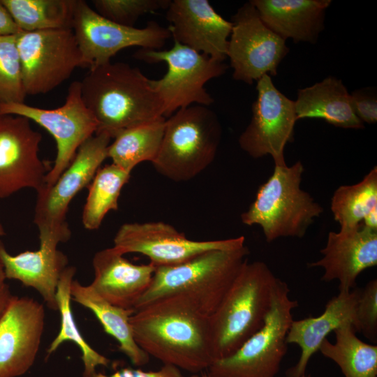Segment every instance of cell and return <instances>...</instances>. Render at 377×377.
<instances>
[{"instance_id":"obj_1","label":"cell","mask_w":377,"mask_h":377,"mask_svg":"<svg viewBox=\"0 0 377 377\" xmlns=\"http://www.w3.org/2000/svg\"><path fill=\"white\" fill-rule=\"evenodd\" d=\"M209 316L191 297L155 300L130 317L134 339L149 356L193 374L215 361Z\"/></svg>"},{"instance_id":"obj_2","label":"cell","mask_w":377,"mask_h":377,"mask_svg":"<svg viewBox=\"0 0 377 377\" xmlns=\"http://www.w3.org/2000/svg\"><path fill=\"white\" fill-rule=\"evenodd\" d=\"M82 99L98 123V132L114 138L121 131L158 119L161 101L141 71L124 62L90 69L80 81Z\"/></svg>"},{"instance_id":"obj_3","label":"cell","mask_w":377,"mask_h":377,"mask_svg":"<svg viewBox=\"0 0 377 377\" xmlns=\"http://www.w3.org/2000/svg\"><path fill=\"white\" fill-rule=\"evenodd\" d=\"M279 280L263 261L243 264L218 308L209 316L214 360L235 353L263 325Z\"/></svg>"},{"instance_id":"obj_4","label":"cell","mask_w":377,"mask_h":377,"mask_svg":"<svg viewBox=\"0 0 377 377\" xmlns=\"http://www.w3.org/2000/svg\"><path fill=\"white\" fill-rule=\"evenodd\" d=\"M249 254V250L244 245L231 250L208 251L176 265L156 267L149 288L134 311L158 299L184 294L211 316L248 260Z\"/></svg>"},{"instance_id":"obj_5","label":"cell","mask_w":377,"mask_h":377,"mask_svg":"<svg viewBox=\"0 0 377 377\" xmlns=\"http://www.w3.org/2000/svg\"><path fill=\"white\" fill-rule=\"evenodd\" d=\"M304 170L300 161L291 166H274L253 202L241 214L242 222L260 226L267 242L283 237L302 238L323 212V207L300 187Z\"/></svg>"},{"instance_id":"obj_6","label":"cell","mask_w":377,"mask_h":377,"mask_svg":"<svg viewBox=\"0 0 377 377\" xmlns=\"http://www.w3.org/2000/svg\"><path fill=\"white\" fill-rule=\"evenodd\" d=\"M221 137L217 115L207 106L179 109L165 119L161 145L152 164L172 181L190 180L212 163Z\"/></svg>"},{"instance_id":"obj_7","label":"cell","mask_w":377,"mask_h":377,"mask_svg":"<svg viewBox=\"0 0 377 377\" xmlns=\"http://www.w3.org/2000/svg\"><path fill=\"white\" fill-rule=\"evenodd\" d=\"M279 279L263 326L230 355L215 360L209 377H275L288 350L286 337L297 301Z\"/></svg>"},{"instance_id":"obj_8","label":"cell","mask_w":377,"mask_h":377,"mask_svg":"<svg viewBox=\"0 0 377 377\" xmlns=\"http://www.w3.org/2000/svg\"><path fill=\"white\" fill-rule=\"evenodd\" d=\"M134 57L151 64L166 63L168 71L161 78L149 79L151 87L161 101L165 118L193 104L211 105L214 99L205 86L210 80L223 75L228 68L223 61L176 41L168 50L140 49Z\"/></svg>"},{"instance_id":"obj_9","label":"cell","mask_w":377,"mask_h":377,"mask_svg":"<svg viewBox=\"0 0 377 377\" xmlns=\"http://www.w3.org/2000/svg\"><path fill=\"white\" fill-rule=\"evenodd\" d=\"M111 137L96 133L78 149L72 162L51 185L43 184L37 191L34 221L40 242L56 244L68 241L71 230L66 221L70 202L89 186L102 163L108 158Z\"/></svg>"},{"instance_id":"obj_10","label":"cell","mask_w":377,"mask_h":377,"mask_svg":"<svg viewBox=\"0 0 377 377\" xmlns=\"http://www.w3.org/2000/svg\"><path fill=\"white\" fill-rule=\"evenodd\" d=\"M15 115L27 118L47 130L54 138L57 156L45 177L44 184H54L74 158L80 147L98 130V123L86 106L80 81L73 82L66 101L54 109H45L24 103H0V116Z\"/></svg>"},{"instance_id":"obj_11","label":"cell","mask_w":377,"mask_h":377,"mask_svg":"<svg viewBox=\"0 0 377 377\" xmlns=\"http://www.w3.org/2000/svg\"><path fill=\"white\" fill-rule=\"evenodd\" d=\"M15 36L27 95L48 93L82 67L72 29L22 31Z\"/></svg>"},{"instance_id":"obj_12","label":"cell","mask_w":377,"mask_h":377,"mask_svg":"<svg viewBox=\"0 0 377 377\" xmlns=\"http://www.w3.org/2000/svg\"><path fill=\"white\" fill-rule=\"evenodd\" d=\"M72 30L81 53L82 67L90 69L110 62L120 50L137 46L156 50L171 36L169 30L154 21L144 28L112 22L82 0H76Z\"/></svg>"},{"instance_id":"obj_13","label":"cell","mask_w":377,"mask_h":377,"mask_svg":"<svg viewBox=\"0 0 377 377\" xmlns=\"http://www.w3.org/2000/svg\"><path fill=\"white\" fill-rule=\"evenodd\" d=\"M230 22L227 57L233 79L251 84L265 75H276L289 51L286 40L263 23L250 1L238 8Z\"/></svg>"},{"instance_id":"obj_14","label":"cell","mask_w":377,"mask_h":377,"mask_svg":"<svg viewBox=\"0 0 377 377\" xmlns=\"http://www.w3.org/2000/svg\"><path fill=\"white\" fill-rule=\"evenodd\" d=\"M256 90L252 117L239 145L254 158L269 155L274 166H285L284 149L293 140L297 121L295 102L276 89L268 75L257 81Z\"/></svg>"},{"instance_id":"obj_15","label":"cell","mask_w":377,"mask_h":377,"mask_svg":"<svg viewBox=\"0 0 377 377\" xmlns=\"http://www.w3.org/2000/svg\"><path fill=\"white\" fill-rule=\"evenodd\" d=\"M245 245L244 236L218 240L195 241L162 221L127 223L120 226L114 246L122 255L141 253L156 267L183 263L204 252L231 250Z\"/></svg>"},{"instance_id":"obj_16","label":"cell","mask_w":377,"mask_h":377,"mask_svg":"<svg viewBox=\"0 0 377 377\" xmlns=\"http://www.w3.org/2000/svg\"><path fill=\"white\" fill-rule=\"evenodd\" d=\"M41 140L27 118L0 116V199L44 184L50 170L38 155Z\"/></svg>"},{"instance_id":"obj_17","label":"cell","mask_w":377,"mask_h":377,"mask_svg":"<svg viewBox=\"0 0 377 377\" xmlns=\"http://www.w3.org/2000/svg\"><path fill=\"white\" fill-rule=\"evenodd\" d=\"M45 325L43 305L13 296L0 318V377L24 374L36 358Z\"/></svg>"},{"instance_id":"obj_18","label":"cell","mask_w":377,"mask_h":377,"mask_svg":"<svg viewBox=\"0 0 377 377\" xmlns=\"http://www.w3.org/2000/svg\"><path fill=\"white\" fill-rule=\"evenodd\" d=\"M166 19L174 41L219 61L227 57L232 22L217 13L207 0L170 1Z\"/></svg>"},{"instance_id":"obj_19","label":"cell","mask_w":377,"mask_h":377,"mask_svg":"<svg viewBox=\"0 0 377 377\" xmlns=\"http://www.w3.org/2000/svg\"><path fill=\"white\" fill-rule=\"evenodd\" d=\"M320 253L323 257L308 266L323 268L321 280H337L339 291L351 290L360 274L377 265V230L361 223L353 228L331 231Z\"/></svg>"},{"instance_id":"obj_20","label":"cell","mask_w":377,"mask_h":377,"mask_svg":"<svg viewBox=\"0 0 377 377\" xmlns=\"http://www.w3.org/2000/svg\"><path fill=\"white\" fill-rule=\"evenodd\" d=\"M361 288L339 291L325 305L318 316L293 320L286 337L287 343L297 344L301 350L297 364L286 371L287 377L305 375L307 364L332 332L344 325H352L360 332L356 315L357 303Z\"/></svg>"},{"instance_id":"obj_21","label":"cell","mask_w":377,"mask_h":377,"mask_svg":"<svg viewBox=\"0 0 377 377\" xmlns=\"http://www.w3.org/2000/svg\"><path fill=\"white\" fill-rule=\"evenodd\" d=\"M92 265L94 279L89 286L94 291L112 305L133 310L149 288L156 267L151 263L135 265L113 247L98 251Z\"/></svg>"},{"instance_id":"obj_22","label":"cell","mask_w":377,"mask_h":377,"mask_svg":"<svg viewBox=\"0 0 377 377\" xmlns=\"http://www.w3.org/2000/svg\"><path fill=\"white\" fill-rule=\"evenodd\" d=\"M57 246L49 242H40L38 250L13 256L0 242V261L6 279L17 280L24 286L34 288L54 310H57V285L68 265L67 257Z\"/></svg>"},{"instance_id":"obj_23","label":"cell","mask_w":377,"mask_h":377,"mask_svg":"<svg viewBox=\"0 0 377 377\" xmlns=\"http://www.w3.org/2000/svg\"><path fill=\"white\" fill-rule=\"evenodd\" d=\"M263 23L285 40L315 43L330 0H252Z\"/></svg>"},{"instance_id":"obj_24","label":"cell","mask_w":377,"mask_h":377,"mask_svg":"<svg viewBox=\"0 0 377 377\" xmlns=\"http://www.w3.org/2000/svg\"><path fill=\"white\" fill-rule=\"evenodd\" d=\"M295 102L297 120L320 118L337 127L360 129L363 122L353 109L350 94L341 80L327 77L312 86L300 89Z\"/></svg>"},{"instance_id":"obj_25","label":"cell","mask_w":377,"mask_h":377,"mask_svg":"<svg viewBox=\"0 0 377 377\" xmlns=\"http://www.w3.org/2000/svg\"><path fill=\"white\" fill-rule=\"evenodd\" d=\"M71 298L91 310L103 326L104 331L114 338L119 349L125 354L133 364L145 365L149 356L136 343L130 324L133 309L116 306L96 293L90 286H83L73 280L71 286Z\"/></svg>"},{"instance_id":"obj_26","label":"cell","mask_w":377,"mask_h":377,"mask_svg":"<svg viewBox=\"0 0 377 377\" xmlns=\"http://www.w3.org/2000/svg\"><path fill=\"white\" fill-rule=\"evenodd\" d=\"M165 119L161 117L121 131L108 146V158L129 172L141 162L152 163L161 145Z\"/></svg>"},{"instance_id":"obj_27","label":"cell","mask_w":377,"mask_h":377,"mask_svg":"<svg viewBox=\"0 0 377 377\" xmlns=\"http://www.w3.org/2000/svg\"><path fill=\"white\" fill-rule=\"evenodd\" d=\"M335 342L325 339L319 350L334 361L345 377H377V346L362 341L350 324L334 331Z\"/></svg>"},{"instance_id":"obj_28","label":"cell","mask_w":377,"mask_h":377,"mask_svg":"<svg viewBox=\"0 0 377 377\" xmlns=\"http://www.w3.org/2000/svg\"><path fill=\"white\" fill-rule=\"evenodd\" d=\"M22 31L72 29L76 0H1Z\"/></svg>"},{"instance_id":"obj_29","label":"cell","mask_w":377,"mask_h":377,"mask_svg":"<svg viewBox=\"0 0 377 377\" xmlns=\"http://www.w3.org/2000/svg\"><path fill=\"white\" fill-rule=\"evenodd\" d=\"M75 274V267H67L59 279L56 300L57 310L60 311L61 315V327L47 352L49 355L54 353L65 341L74 342L82 352L84 377H93L96 375V368L98 366H108L110 360L89 345L79 331L75 321L71 307V286Z\"/></svg>"},{"instance_id":"obj_30","label":"cell","mask_w":377,"mask_h":377,"mask_svg":"<svg viewBox=\"0 0 377 377\" xmlns=\"http://www.w3.org/2000/svg\"><path fill=\"white\" fill-rule=\"evenodd\" d=\"M131 172L111 163L100 168L89 185L82 221L87 230L98 229L105 215L118 209V199Z\"/></svg>"},{"instance_id":"obj_31","label":"cell","mask_w":377,"mask_h":377,"mask_svg":"<svg viewBox=\"0 0 377 377\" xmlns=\"http://www.w3.org/2000/svg\"><path fill=\"white\" fill-rule=\"evenodd\" d=\"M330 207L340 229L353 228L360 224L369 213L377 208V167H374L360 182L337 188Z\"/></svg>"},{"instance_id":"obj_32","label":"cell","mask_w":377,"mask_h":377,"mask_svg":"<svg viewBox=\"0 0 377 377\" xmlns=\"http://www.w3.org/2000/svg\"><path fill=\"white\" fill-rule=\"evenodd\" d=\"M16 35V34H15ZM15 35L0 36V103H24L22 67Z\"/></svg>"},{"instance_id":"obj_33","label":"cell","mask_w":377,"mask_h":377,"mask_svg":"<svg viewBox=\"0 0 377 377\" xmlns=\"http://www.w3.org/2000/svg\"><path fill=\"white\" fill-rule=\"evenodd\" d=\"M170 0H94V10L117 24L133 27L141 16L167 9Z\"/></svg>"},{"instance_id":"obj_34","label":"cell","mask_w":377,"mask_h":377,"mask_svg":"<svg viewBox=\"0 0 377 377\" xmlns=\"http://www.w3.org/2000/svg\"><path fill=\"white\" fill-rule=\"evenodd\" d=\"M360 332L369 339H377V279L369 281L360 290L356 307Z\"/></svg>"},{"instance_id":"obj_35","label":"cell","mask_w":377,"mask_h":377,"mask_svg":"<svg viewBox=\"0 0 377 377\" xmlns=\"http://www.w3.org/2000/svg\"><path fill=\"white\" fill-rule=\"evenodd\" d=\"M351 104L356 116L364 123L377 121V98L369 89H362L350 94Z\"/></svg>"},{"instance_id":"obj_36","label":"cell","mask_w":377,"mask_h":377,"mask_svg":"<svg viewBox=\"0 0 377 377\" xmlns=\"http://www.w3.org/2000/svg\"><path fill=\"white\" fill-rule=\"evenodd\" d=\"M111 377H184V376L179 368L170 364H164L156 371L126 368L114 373Z\"/></svg>"},{"instance_id":"obj_37","label":"cell","mask_w":377,"mask_h":377,"mask_svg":"<svg viewBox=\"0 0 377 377\" xmlns=\"http://www.w3.org/2000/svg\"><path fill=\"white\" fill-rule=\"evenodd\" d=\"M22 31L0 0V36L15 35Z\"/></svg>"},{"instance_id":"obj_38","label":"cell","mask_w":377,"mask_h":377,"mask_svg":"<svg viewBox=\"0 0 377 377\" xmlns=\"http://www.w3.org/2000/svg\"><path fill=\"white\" fill-rule=\"evenodd\" d=\"M6 279L3 267L0 261V318L13 296L6 283Z\"/></svg>"},{"instance_id":"obj_39","label":"cell","mask_w":377,"mask_h":377,"mask_svg":"<svg viewBox=\"0 0 377 377\" xmlns=\"http://www.w3.org/2000/svg\"><path fill=\"white\" fill-rule=\"evenodd\" d=\"M362 223L368 228L377 230V208L369 213Z\"/></svg>"},{"instance_id":"obj_40","label":"cell","mask_w":377,"mask_h":377,"mask_svg":"<svg viewBox=\"0 0 377 377\" xmlns=\"http://www.w3.org/2000/svg\"><path fill=\"white\" fill-rule=\"evenodd\" d=\"M5 231L3 227V225L1 224V222L0 221V237L4 235Z\"/></svg>"},{"instance_id":"obj_41","label":"cell","mask_w":377,"mask_h":377,"mask_svg":"<svg viewBox=\"0 0 377 377\" xmlns=\"http://www.w3.org/2000/svg\"><path fill=\"white\" fill-rule=\"evenodd\" d=\"M189 377H202V376L201 374L200 375L199 374H193Z\"/></svg>"},{"instance_id":"obj_42","label":"cell","mask_w":377,"mask_h":377,"mask_svg":"<svg viewBox=\"0 0 377 377\" xmlns=\"http://www.w3.org/2000/svg\"><path fill=\"white\" fill-rule=\"evenodd\" d=\"M202 377H209L207 374H202Z\"/></svg>"},{"instance_id":"obj_43","label":"cell","mask_w":377,"mask_h":377,"mask_svg":"<svg viewBox=\"0 0 377 377\" xmlns=\"http://www.w3.org/2000/svg\"><path fill=\"white\" fill-rule=\"evenodd\" d=\"M301 377H311V376L310 375L306 376V375L305 374V375H304V376H301Z\"/></svg>"}]
</instances>
